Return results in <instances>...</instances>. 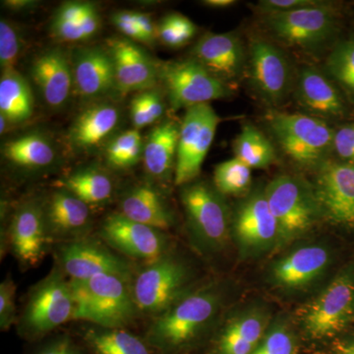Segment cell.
Here are the masks:
<instances>
[{"label":"cell","instance_id":"1","mask_svg":"<svg viewBox=\"0 0 354 354\" xmlns=\"http://www.w3.org/2000/svg\"><path fill=\"white\" fill-rule=\"evenodd\" d=\"M69 281L74 302L72 320L86 321L104 329H123L138 315L127 279L102 274L85 281Z\"/></svg>","mask_w":354,"mask_h":354},{"label":"cell","instance_id":"2","mask_svg":"<svg viewBox=\"0 0 354 354\" xmlns=\"http://www.w3.org/2000/svg\"><path fill=\"white\" fill-rule=\"evenodd\" d=\"M220 304V295L213 288L188 293L153 318L147 342L162 353H177L209 325Z\"/></svg>","mask_w":354,"mask_h":354},{"label":"cell","instance_id":"3","mask_svg":"<svg viewBox=\"0 0 354 354\" xmlns=\"http://www.w3.org/2000/svg\"><path fill=\"white\" fill-rule=\"evenodd\" d=\"M267 121L277 144L295 164L318 167L333 152L335 129L326 120L307 114L272 111Z\"/></svg>","mask_w":354,"mask_h":354},{"label":"cell","instance_id":"4","mask_svg":"<svg viewBox=\"0 0 354 354\" xmlns=\"http://www.w3.org/2000/svg\"><path fill=\"white\" fill-rule=\"evenodd\" d=\"M73 313L70 281L58 266L30 291L18 318V333L30 341L41 339L72 320Z\"/></svg>","mask_w":354,"mask_h":354},{"label":"cell","instance_id":"5","mask_svg":"<svg viewBox=\"0 0 354 354\" xmlns=\"http://www.w3.org/2000/svg\"><path fill=\"white\" fill-rule=\"evenodd\" d=\"M266 198L277 225L279 241L306 234L321 215L313 187L302 179L281 174L265 186Z\"/></svg>","mask_w":354,"mask_h":354},{"label":"cell","instance_id":"6","mask_svg":"<svg viewBox=\"0 0 354 354\" xmlns=\"http://www.w3.org/2000/svg\"><path fill=\"white\" fill-rule=\"evenodd\" d=\"M180 196L197 245L207 252L225 246L232 232V218L223 195L214 186L199 181L183 186Z\"/></svg>","mask_w":354,"mask_h":354},{"label":"cell","instance_id":"7","mask_svg":"<svg viewBox=\"0 0 354 354\" xmlns=\"http://www.w3.org/2000/svg\"><path fill=\"white\" fill-rule=\"evenodd\" d=\"M190 272L183 261L167 252L133 279V297L139 312L153 318L164 313L186 295Z\"/></svg>","mask_w":354,"mask_h":354},{"label":"cell","instance_id":"8","mask_svg":"<svg viewBox=\"0 0 354 354\" xmlns=\"http://www.w3.org/2000/svg\"><path fill=\"white\" fill-rule=\"evenodd\" d=\"M158 80L164 84L171 108L178 111L232 95V88L216 78L196 60L158 64Z\"/></svg>","mask_w":354,"mask_h":354},{"label":"cell","instance_id":"9","mask_svg":"<svg viewBox=\"0 0 354 354\" xmlns=\"http://www.w3.org/2000/svg\"><path fill=\"white\" fill-rule=\"evenodd\" d=\"M220 122V116L209 104L186 109L179 127L174 177L176 186L193 183L199 176Z\"/></svg>","mask_w":354,"mask_h":354},{"label":"cell","instance_id":"10","mask_svg":"<svg viewBox=\"0 0 354 354\" xmlns=\"http://www.w3.org/2000/svg\"><path fill=\"white\" fill-rule=\"evenodd\" d=\"M354 318V272H342L300 314L312 339L332 337Z\"/></svg>","mask_w":354,"mask_h":354},{"label":"cell","instance_id":"11","mask_svg":"<svg viewBox=\"0 0 354 354\" xmlns=\"http://www.w3.org/2000/svg\"><path fill=\"white\" fill-rule=\"evenodd\" d=\"M267 31L279 41L304 50H315L333 39L337 17L330 4L265 15Z\"/></svg>","mask_w":354,"mask_h":354},{"label":"cell","instance_id":"12","mask_svg":"<svg viewBox=\"0 0 354 354\" xmlns=\"http://www.w3.org/2000/svg\"><path fill=\"white\" fill-rule=\"evenodd\" d=\"M248 78L251 87L270 106H279L293 88L292 67L285 53L270 41L255 39L249 50Z\"/></svg>","mask_w":354,"mask_h":354},{"label":"cell","instance_id":"13","mask_svg":"<svg viewBox=\"0 0 354 354\" xmlns=\"http://www.w3.org/2000/svg\"><path fill=\"white\" fill-rule=\"evenodd\" d=\"M58 265L69 279L85 281L97 274H114L132 281L129 263L106 244L83 236L64 242L57 250Z\"/></svg>","mask_w":354,"mask_h":354},{"label":"cell","instance_id":"14","mask_svg":"<svg viewBox=\"0 0 354 354\" xmlns=\"http://www.w3.org/2000/svg\"><path fill=\"white\" fill-rule=\"evenodd\" d=\"M313 187L321 215L334 225L354 228V164L325 160Z\"/></svg>","mask_w":354,"mask_h":354},{"label":"cell","instance_id":"15","mask_svg":"<svg viewBox=\"0 0 354 354\" xmlns=\"http://www.w3.org/2000/svg\"><path fill=\"white\" fill-rule=\"evenodd\" d=\"M232 232L245 255L265 252L279 241L278 225L265 189L254 190L239 205L232 218Z\"/></svg>","mask_w":354,"mask_h":354},{"label":"cell","instance_id":"16","mask_svg":"<svg viewBox=\"0 0 354 354\" xmlns=\"http://www.w3.org/2000/svg\"><path fill=\"white\" fill-rule=\"evenodd\" d=\"M100 236L104 243L128 258L155 262L167 253V237L162 230L111 214L102 223Z\"/></svg>","mask_w":354,"mask_h":354},{"label":"cell","instance_id":"17","mask_svg":"<svg viewBox=\"0 0 354 354\" xmlns=\"http://www.w3.org/2000/svg\"><path fill=\"white\" fill-rule=\"evenodd\" d=\"M191 53L193 59L227 85L236 81L247 67L243 44L234 32H206Z\"/></svg>","mask_w":354,"mask_h":354},{"label":"cell","instance_id":"18","mask_svg":"<svg viewBox=\"0 0 354 354\" xmlns=\"http://www.w3.org/2000/svg\"><path fill=\"white\" fill-rule=\"evenodd\" d=\"M9 243L21 264L34 267L41 262L50 243L43 205L29 201L17 209L9 227Z\"/></svg>","mask_w":354,"mask_h":354},{"label":"cell","instance_id":"19","mask_svg":"<svg viewBox=\"0 0 354 354\" xmlns=\"http://www.w3.org/2000/svg\"><path fill=\"white\" fill-rule=\"evenodd\" d=\"M113 60L118 92H145L158 81V64L136 44L128 39H113L109 51Z\"/></svg>","mask_w":354,"mask_h":354},{"label":"cell","instance_id":"20","mask_svg":"<svg viewBox=\"0 0 354 354\" xmlns=\"http://www.w3.org/2000/svg\"><path fill=\"white\" fill-rule=\"evenodd\" d=\"M43 208L50 242L85 236L91 225L90 206L75 195L60 188L48 197Z\"/></svg>","mask_w":354,"mask_h":354},{"label":"cell","instance_id":"21","mask_svg":"<svg viewBox=\"0 0 354 354\" xmlns=\"http://www.w3.org/2000/svg\"><path fill=\"white\" fill-rule=\"evenodd\" d=\"M295 94L300 106L321 120H335L346 113V102L334 81L315 67L300 70Z\"/></svg>","mask_w":354,"mask_h":354},{"label":"cell","instance_id":"22","mask_svg":"<svg viewBox=\"0 0 354 354\" xmlns=\"http://www.w3.org/2000/svg\"><path fill=\"white\" fill-rule=\"evenodd\" d=\"M74 86L83 97H100L118 91L113 60L108 51L79 48L71 58Z\"/></svg>","mask_w":354,"mask_h":354},{"label":"cell","instance_id":"23","mask_svg":"<svg viewBox=\"0 0 354 354\" xmlns=\"http://www.w3.org/2000/svg\"><path fill=\"white\" fill-rule=\"evenodd\" d=\"M32 80L48 106L59 109L68 101L74 84L71 62L62 50H50L32 62Z\"/></svg>","mask_w":354,"mask_h":354},{"label":"cell","instance_id":"24","mask_svg":"<svg viewBox=\"0 0 354 354\" xmlns=\"http://www.w3.org/2000/svg\"><path fill=\"white\" fill-rule=\"evenodd\" d=\"M329 262L330 253L325 247H301L274 264L272 271V279L281 288L298 290L318 279Z\"/></svg>","mask_w":354,"mask_h":354},{"label":"cell","instance_id":"25","mask_svg":"<svg viewBox=\"0 0 354 354\" xmlns=\"http://www.w3.org/2000/svg\"><path fill=\"white\" fill-rule=\"evenodd\" d=\"M120 213L129 220L157 228L169 230L174 215L162 195L152 185L136 184L124 191L120 201Z\"/></svg>","mask_w":354,"mask_h":354},{"label":"cell","instance_id":"26","mask_svg":"<svg viewBox=\"0 0 354 354\" xmlns=\"http://www.w3.org/2000/svg\"><path fill=\"white\" fill-rule=\"evenodd\" d=\"M179 127L176 121L165 120L157 125L147 137L143 145L144 167L153 180L167 181L174 177Z\"/></svg>","mask_w":354,"mask_h":354},{"label":"cell","instance_id":"27","mask_svg":"<svg viewBox=\"0 0 354 354\" xmlns=\"http://www.w3.org/2000/svg\"><path fill=\"white\" fill-rule=\"evenodd\" d=\"M120 123V111L113 104L102 102L84 109L69 130L72 145L82 151L92 150L106 141Z\"/></svg>","mask_w":354,"mask_h":354},{"label":"cell","instance_id":"28","mask_svg":"<svg viewBox=\"0 0 354 354\" xmlns=\"http://www.w3.org/2000/svg\"><path fill=\"white\" fill-rule=\"evenodd\" d=\"M34 111L31 87L17 70L2 71L0 79V114L9 123L29 120Z\"/></svg>","mask_w":354,"mask_h":354},{"label":"cell","instance_id":"29","mask_svg":"<svg viewBox=\"0 0 354 354\" xmlns=\"http://www.w3.org/2000/svg\"><path fill=\"white\" fill-rule=\"evenodd\" d=\"M2 153L10 164L25 169H44L55 160V148L39 134H27L10 140L3 146Z\"/></svg>","mask_w":354,"mask_h":354},{"label":"cell","instance_id":"30","mask_svg":"<svg viewBox=\"0 0 354 354\" xmlns=\"http://www.w3.org/2000/svg\"><path fill=\"white\" fill-rule=\"evenodd\" d=\"M234 158L250 169H264L277 160L274 145L252 123H246L234 141Z\"/></svg>","mask_w":354,"mask_h":354},{"label":"cell","instance_id":"31","mask_svg":"<svg viewBox=\"0 0 354 354\" xmlns=\"http://www.w3.org/2000/svg\"><path fill=\"white\" fill-rule=\"evenodd\" d=\"M60 188L68 191L86 204L100 205L111 199L114 185L111 176L100 169H82L66 177Z\"/></svg>","mask_w":354,"mask_h":354},{"label":"cell","instance_id":"32","mask_svg":"<svg viewBox=\"0 0 354 354\" xmlns=\"http://www.w3.org/2000/svg\"><path fill=\"white\" fill-rule=\"evenodd\" d=\"M86 341L95 354H151L145 342L123 329H91Z\"/></svg>","mask_w":354,"mask_h":354},{"label":"cell","instance_id":"33","mask_svg":"<svg viewBox=\"0 0 354 354\" xmlns=\"http://www.w3.org/2000/svg\"><path fill=\"white\" fill-rule=\"evenodd\" d=\"M325 71L354 102V38L335 44L326 59Z\"/></svg>","mask_w":354,"mask_h":354},{"label":"cell","instance_id":"34","mask_svg":"<svg viewBox=\"0 0 354 354\" xmlns=\"http://www.w3.org/2000/svg\"><path fill=\"white\" fill-rule=\"evenodd\" d=\"M252 183V169L236 158L221 162L214 171V187L225 196L244 194Z\"/></svg>","mask_w":354,"mask_h":354},{"label":"cell","instance_id":"35","mask_svg":"<svg viewBox=\"0 0 354 354\" xmlns=\"http://www.w3.org/2000/svg\"><path fill=\"white\" fill-rule=\"evenodd\" d=\"M143 145L139 130L120 133L109 142L106 151V160L113 169H129L142 160Z\"/></svg>","mask_w":354,"mask_h":354},{"label":"cell","instance_id":"36","mask_svg":"<svg viewBox=\"0 0 354 354\" xmlns=\"http://www.w3.org/2000/svg\"><path fill=\"white\" fill-rule=\"evenodd\" d=\"M91 4L84 1H67L62 4L51 21L53 36L62 41H82L79 24Z\"/></svg>","mask_w":354,"mask_h":354},{"label":"cell","instance_id":"37","mask_svg":"<svg viewBox=\"0 0 354 354\" xmlns=\"http://www.w3.org/2000/svg\"><path fill=\"white\" fill-rule=\"evenodd\" d=\"M197 26L183 14L165 16L157 26V38L169 48H181L197 34Z\"/></svg>","mask_w":354,"mask_h":354},{"label":"cell","instance_id":"38","mask_svg":"<svg viewBox=\"0 0 354 354\" xmlns=\"http://www.w3.org/2000/svg\"><path fill=\"white\" fill-rule=\"evenodd\" d=\"M164 113L165 104L162 97L152 90L140 93L130 104V116L136 130L153 124L164 115Z\"/></svg>","mask_w":354,"mask_h":354},{"label":"cell","instance_id":"39","mask_svg":"<svg viewBox=\"0 0 354 354\" xmlns=\"http://www.w3.org/2000/svg\"><path fill=\"white\" fill-rule=\"evenodd\" d=\"M266 321L257 313L247 314L228 324L225 330L242 341L257 348L265 337Z\"/></svg>","mask_w":354,"mask_h":354},{"label":"cell","instance_id":"40","mask_svg":"<svg viewBox=\"0 0 354 354\" xmlns=\"http://www.w3.org/2000/svg\"><path fill=\"white\" fill-rule=\"evenodd\" d=\"M297 342L290 330L285 326L271 329L252 354H297Z\"/></svg>","mask_w":354,"mask_h":354},{"label":"cell","instance_id":"41","mask_svg":"<svg viewBox=\"0 0 354 354\" xmlns=\"http://www.w3.org/2000/svg\"><path fill=\"white\" fill-rule=\"evenodd\" d=\"M20 53L19 35L11 23L0 21V66L2 71L16 70Z\"/></svg>","mask_w":354,"mask_h":354},{"label":"cell","instance_id":"42","mask_svg":"<svg viewBox=\"0 0 354 354\" xmlns=\"http://www.w3.org/2000/svg\"><path fill=\"white\" fill-rule=\"evenodd\" d=\"M16 286L12 279H4L0 285V328L1 330L10 329L17 324V310L15 304Z\"/></svg>","mask_w":354,"mask_h":354},{"label":"cell","instance_id":"43","mask_svg":"<svg viewBox=\"0 0 354 354\" xmlns=\"http://www.w3.org/2000/svg\"><path fill=\"white\" fill-rule=\"evenodd\" d=\"M333 153L341 162L354 164V122L335 130Z\"/></svg>","mask_w":354,"mask_h":354},{"label":"cell","instance_id":"44","mask_svg":"<svg viewBox=\"0 0 354 354\" xmlns=\"http://www.w3.org/2000/svg\"><path fill=\"white\" fill-rule=\"evenodd\" d=\"M324 3L326 2L318 0H261L257 3V8L264 15H270L322 6Z\"/></svg>","mask_w":354,"mask_h":354},{"label":"cell","instance_id":"45","mask_svg":"<svg viewBox=\"0 0 354 354\" xmlns=\"http://www.w3.org/2000/svg\"><path fill=\"white\" fill-rule=\"evenodd\" d=\"M111 20L114 26L120 30L121 34L127 37V39L132 41L147 44L145 37L140 31L138 25L134 19L133 11H118L113 14Z\"/></svg>","mask_w":354,"mask_h":354},{"label":"cell","instance_id":"46","mask_svg":"<svg viewBox=\"0 0 354 354\" xmlns=\"http://www.w3.org/2000/svg\"><path fill=\"white\" fill-rule=\"evenodd\" d=\"M79 27H80L82 41H87V39L93 38L99 32L100 28H101V17H100L99 11L95 8L94 4H91L90 8L81 19Z\"/></svg>","mask_w":354,"mask_h":354},{"label":"cell","instance_id":"47","mask_svg":"<svg viewBox=\"0 0 354 354\" xmlns=\"http://www.w3.org/2000/svg\"><path fill=\"white\" fill-rule=\"evenodd\" d=\"M36 354H83L68 337H60L39 349Z\"/></svg>","mask_w":354,"mask_h":354},{"label":"cell","instance_id":"48","mask_svg":"<svg viewBox=\"0 0 354 354\" xmlns=\"http://www.w3.org/2000/svg\"><path fill=\"white\" fill-rule=\"evenodd\" d=\"M134 19L138 25L140 31L145 37L147 44H152L157 39V27L153 25L152 19L148 14L133 11Z\"/></svg>","mask_w":354,"mask_h":354},{"label":"cell","instance_id":"49","mask_svg":"<svg viewBox=\"0 0 354 354\" xmlns=\"http://www.w3.org/2000/svg\"><path fill=\"white\" fill-rule=\"evenodd\" d=\"M37 2L31 0H10V1H4V6L10 8L11 10H26L36 6Z\"/></svg>","mask_w":354,"mask_h":354},{"label":"cell","instance_id":"50","mask_svg":"<svg viewBox=\"0 0 354 354\" xmlns=\"http://www.w3.org/2000/svg\"><path fill=\"white\" fill-rule=\"evenodd\" d=\"M203 6L211 7V8H228L234 6L236 1L234 0H205L202 2Z\"/></svg>","mask_w":354,"mask_h":354},{"label":"cell","instance_id":"51","mask_svg":"<svg viewBox=\"0 0 354 354\" xmlns=\"http://www.w3.org/2000/svg\"><path fill=\"white\" fill-rule=\"evenodd\" d=\"M335 354H354V341L339 342L335 349Z\"/></svg>","mask_w":354,"mask_h":354},{"label":"cell","instance_id":"52","mask_svg":"<svg viewBox=\"0 0 354 354\" xmlns=\"http://www.w3.org/2000/svg\"><path fill=\"white\" fill-rule=\"evenodd\" d=\"M9 124V121L6 120V116L0 114V132L3 134L6 131L7 125Z\"/></svg>","mask_w":354,"mask_h":354}]
</instances>
